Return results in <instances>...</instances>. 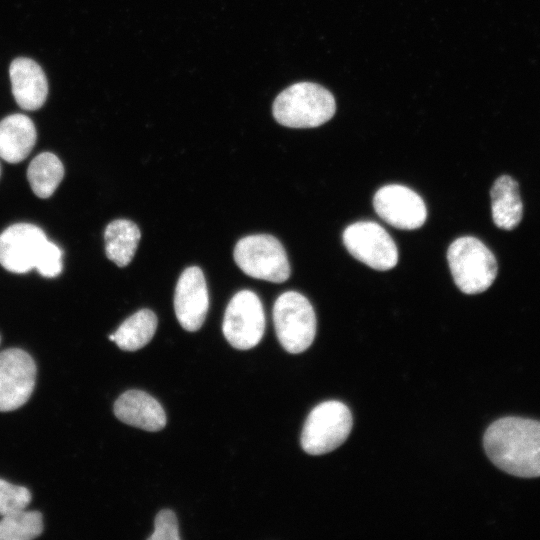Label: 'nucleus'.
Here are the masks:
<instances>
[{
  "label": "nucleus",
  "mask_w": 540,
  "mask_h": 540,
  "mask_svg": "<svg viewBox=\"0 0 540 540\" xmlns=\"http://www.w3.org/2000/svg\"><path fill=\"white\" fill-rule=\"evenodd\" d=\"M487 456L508 474L540 476V421L508 416L494 421L485 431Z\"/></svg>",
  "instance_id": "f257e3e1"
},
{
  "label": "nucleus",
  "mask_w": 540,
  "mask_h": 540,
  "mask_svg": "<svg viewBox=\"0 0 540 540\" xmlns=\"http://www.w3.org/2000/svg\"><path fill=\"white\" fill-rule=\"evenodd\" d=\"M336 110L333 95L324 87L300 82L283 90L273 103L276 121L290 128H313L330 120Z\"/></svg>",
  "instance_id": "f03ea898"
},
{
  "label": "nucleus",
  "mask_w": 540,
  "mask_h": 540,
  "mask_svg": "<svg viewBox=\"0 0 540 540\" xmlns=\"http://www.w3.org/2000/svg\"><path fill=\"white\" fill-rule=\"evenodd\" d=\"M447 260L455 284L465 294L484 292L496 278L495 256L475 237L454 240L448 248Z\"/></svg>",
  "instance_id": "7ed1b4c3"
},
{
  "label": "nucleus",
  "mask_w": 540,
  "mask_h": 540,
  "mask_svg": "<svg viewBox=\"0 0 540 540\" xmlns=\"http://www.w3.org/2000/svg\"><path fill=\"white\" fill-rule=\"evenodd\" d=\"M276 335L283 348L292 354L305 351L316 334V316L308 299L295 291L281 294L273 307Z\"/></svg>",
  "instance_id": "20e7f679"
},
{
  "label": "nucleus",
  "mask_w": 540,
  "mask_h": 540,
  "mask_svg": "<svg viewBox=\"0 0 540 540\" xmlns=\"http://www.w3.org/2000/svg\"><path fill=\"white\" fill-rule=\"evenodd\" d=\"M233 256L237 266L250 277L282 283L290 276L286 251L271 235L243 237L235 245Z\"/></svg>",
  "instance_id": "39448f33"
},
{
  "label": "nucleus",
  "mask_w": 540,
  "mask_h": 540,
  "mask_svg": "<svg viewBox=\"0 0 540 540\" xmlns=\"http://www.w3.org/2000/svg\"><path fill=\"white\" fill-rule=\"evenodd\" d=\"M352 428L349 408L331 400L318 404L308 415L301 434V446L311 455H322L339 447Z\"/></svg>",
  "instance_id": "423d86ee"
},
{
  "label": "nucleus",
  "mask_w": 540,
  "mask_h": 540,
  "mask_svg": "<svg viewBox=\"0 0 540 540\" xmlns=\"http://www.w3.org/2000/svg\"><path fill=\"white\" fill-rule=\"evenodd\" d=\"M265 314L259 297L250 290L237 292L229 301L222 331L231 346L240 350L255 347L264 335Z\"/></svg>",
  "instance_id": "0eeeda50"
},
{
  "label": "nucleus",
  "mask_w": 540,
  "mask_h": 540,
  "mask_svg": "<svg viewBox=\"0 0 540 540\" xmlns=\"http://www.w3.org/2000/svg\"><path fill=\"white\" fill-rule=\"evenodd\" d=\"M343 242L354 258L375 270L392 269L398 262L395 242L378 223L360 221L349 225L343 232Z\"/></svg>",
  "instance_id": "6e6552de"
},
{
  "label": "nucleus",
  "mask_w": 540,
  "mask_h": 540,
  "mask_svg": "<svg viewBox=\"0 0 540 540\" xmlns=\"http://www.w3.org/2000/svg\"><path fill=\"white\" fill-rule=\"evenodd\" d=\"M36 379V365L24 350L0 352V412L13 411L30 398Z\"/></svg>",
  "instance_id": "1a4fd4ad"
},
{
  "label": "nucleus",
  "mask_w": 540,
  "mask_h": 540,
  "mask_svg": "<svg viewBox=\"0 0 540 540\" xmlns=\"http://www.w3.org/2000/svg\"><path fill=\"white\" fill-rule=\"evenodd\" d=\"M373 206L379 217L397 229H417L425 223L427 217L423 199L403 185L381 187L374 195Z\"/></svg>",
  "instance_id": "9d476101"
},
{
  "label": "nucleus",
  "mask_w": 540,
  "mask_h": 540,
  "mask_svg": "<svg viewBox=\"0 0 540 540\" xmlns=\"http://www.w3.org/2000/svg\"><path fill=\"white\" fill-rule=\"evenodd\" d=\"M47 241L44 232L29 223H17L0 234V264L13 273H26L33 268Z\"/></svg>",
  "instance_id": "9b49d317"
},
{
  "label": "nucleus",
  "mask_w": 540,
  "mask_h": 540,
  "mask_svg": "<svg viewBox=\"0 0 540 540\" xmlns=\"http://www.w3.org/2000/svg\"><path fill=\"white\" fill-rule=\"evenodd\" d=\"M209 295L203 271L197 266L186 268L175 288L174 310L180 325L189 332L197 331L205 321Z\"/></svg>",
  "instance_id": "f8f14e48"
},
{
  "label": "nucleus",
  "mask_w": 540,
  "mask_h": 540,
  "mask_svg": "<svg viewBox=\"0 0 540 540\" xmlns=\"http://www.w3.org/2000/svg\"><path fill=\"white\" fill-rule=\"evenodd\" d=\"M12 93L25 110H37L45 103L48 83L42 68L32 59L16 58L9 68Z\"/></svg>",
  "instance_id": "ddd939ff"
},
{
  "label": "nucleus",
  "mask_w": 540,
  "mask_h": 540,
  "mask_svg": "<svg viewBox=\"0 0 540 540\" xmlns=\"http://www.w3.org/2000/svg\"><path fill=\"white\" fill-rule=\"evenodd\" d=\"M115 416L125 424L145 431H159L166 425L161 404L141 390H128L114 403Z\"/></svg>",
  "instance_id": "4468645a"
},
{
  "label": "nucleus",
  "mask_w": 540,
  "mask_h": 540,
  "mask_svg": "<svg viewBox=\"0 0 540 540\" xmlns=\"http://www.w3.org/2000/svg\"><path fill=\"white\" fill-rule=\"evenodd\" d=\"M32 120L23 114H12L0 122V157L9 163L24 160L36 142Z\"/></svg>",
  "instance_id": "2eb2a0df"
},
{
  "label": "nucleus",
  "mask_w": 540,
  "mask_h": 540,
  "mask_svg": "<svg viewBox=\"0 0 540 540\" xmlns=\"http://www.w3.org/2000/svg\"><path fill=\"white\" fill-rule=\"evenodd\" d=\"M490 196L495 225L505 230L515 228L523 215L518 183L512 177L503 175L495 180Z\"/></svg>",
  "instance_id": "dca6fc26"
},
{
  "label": "nucleus",
  "mask_w": 540,
  "mask_h": 540,
  "mask_svg": "<svg viewBox=\"0 0 540 540\" xmlns=\"http://www.w3.org/2000/svg\"><path fill=\"white\" fill-rule=\"evenodd\" d=\"M140 238L141 232L131 220L110 222L104 232L106 256L118 267L127 266L136 253Z\"/></svg>",
  "instance_id": "f3484780"
},
{
  "label": "nucleus",
  "mask_w": 540,
  "mask_h": 540,
  "mask_svg": "<svg viewBox=\"0 0 540 540\" xmlns=\"http://www.w3.org/2000/svg\"><path fill=\"white\" fill-rule=\"evenodd\" d=\"M157 323L153 311L141 309L121 323L113 333V342L122 350L136 351L152 339Z\"/></svg>",
  "instance_id": "a211bd4d"
},
{
  "label": "nucleus",
  "mask_w": 540,
  "mask_h": 540,
  "mask_svg": "<svg viewBox=\"0 0 540 540\" xmlns=\"http://www.w3.org/2000/svg\"><path fill=\"white\" fill-rule=\"evenodd\" d=\"M64 176V168L59 158L50 152L37 155L27 170L28 182L39 198H48L57 189Z\"/></svg>",
  "instance_id": "6ab92c4d"
},
{
  "label": "nucleus",
  "mask_w": 540,
  "mask_h": 540,
  "mask_svg": "<svg viewBox=\"0 0 540 540\" xmlns=\"http://www.w3.org/2000/svg\"><path fill=\"white\" fill-rule=\"evenodd\" d=\"M43 531L42 515L25 509L2 516L0 540H30Z\"/></svg>",
  "instance_id": "aec40b11"
},
{
  "label": "nucleus",
  "mask_w": 540,
  "mask_h": 540,
  "mask_svg": "<svg viewBox=\"0 0 540 540\" xmlns=\"http://www.w3.org/2000/svg\"><path fill=\"white\" fill-rule=\"evenodd\" d=\"M31 501L30 491L0 479V515H8L26 508Z\"/></svg>",
  "instance_id": "412c9836"
},
{
  "label": "nucleus",
  "mask_w": 540,
  "mask_h": 540,
  "mask_svg": "<svg viewBox=\"0 0 540 540\" xmlns=\"http://www.w3.org/2000/svg\"><path fill=\"white\" fill-rule=\"evenodd\" d=\"M35 269L44 277H56L62 271V252L57 245L47 240L37 258Z\"/></svg>",
  "instance_id": "4be33fe9"
},
{
  "label": "nucleus",
  "mask_w": 540,
  "mask_h": 540,
  "mask_svg": "<svg viewBox=\"0 0 540 540\" xmlns=\"http://www.w3.org/2000/svg\"><path fill=\"white\" fill-rule=\"evenodd\" d=\"M155 527L149 540H179L176 515L169 509L161 510L155 518Z\"/></svg>",
  "instance_id": "5701e85b"
},
{
  "label": "nucleus",
  "mask_w": 540,
  "mask_h": 540,
  "mask_svg": "<svg viewBox=\"0 0 540 540\" xmlns=\"http://www.w3.org/2000/svg\"><path fill=\"white\" fill-rule=\"evenodd\" d=\"M1 341V340H0Z\"/></svg>",
  "instance_id": "b1692460"
}]
</instances>
